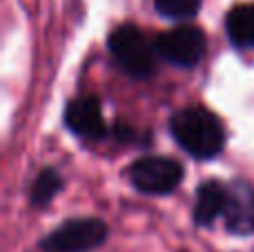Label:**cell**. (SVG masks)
<instances>
[{
    "instance_id": "cell-9",
    "label": "cell",
    "mask_w": 254,
    "mask_h": 252,
    "mask_svg": "<svg viewBox=\"0 0 254 252\" xmlns=\"http://www.w3.org/2000/svg\"><path fill=\"white\" fill-rule=\"evenodd\" d=\"M225 34L234 49H254V2L234 4L225 13Z\"/></svg>"
},
{
    "instance_id": "cell-4",
    "label": "cell",
    "mask_w": 254,
    "mask_h": 252,
    "mask_svg": "<svg viewBox=\"0 0 254 252\" xmlns=\"http://www.w3.org/2000/svg\"><path fill=\"white\" fill-rule=\"evenodd\" d=\"M110 239V226L98 217H69L38 241V252H96Z\"/></svg>"
},
{
    "instance_id": "cell-7",
    "label": "cell",
    "mask_w": 254,
    "mask_h": 252,
    "mask_svg": "<svg viewBox=\"0 0 254 252\" xmlns=\"http://www.w3.org/2000/svg\"><path fill=\"white\" fill-rule=\"evenodd\" d=\"M223 228L230 237L254 235V186L243 179H234L230 183V203L223 217Z\"/></svg>"
},
{
    "instance_id": "cell-2",
    "label": "cell",
    "mask_w": 254,
    "mask_h": 252,
    "mask_svg": "<svg viewBox=\"0 0 254 252\" xmlns=\"http://www.w3.org/2000/svg\"><path fill=\"white\" fill-rule=\"evenodd\" d=\"M107 49L112 54L114 65L125 76L134 80H147L158 69V52L154 40L147 38L140 27L125 22L112 29L107 36Z\"/></svg>"
},
{
    "instance_id": "cell-5",
    "label": "cell",
    "mask_w": 254,
    "mask_h": 252,
    "mask_svg": "<svg viewBox=\"0 0 254 252\" xmlns=\"http://www.w3.org/2000/svg\"><path fill=\"white\" fill-rule=\"evenodd\" d=\"M158 58L179 69H194L203 63L207 54L205 31L196 25L179 22L174 29H167L154 38Z\"/></svg>"
},
{
    "instance_id": "cell-11",
    "label": "cell",
    "mask_w": 254,
    "mask_h": 252,
    "mask_svg": "<svg viewBox=\"0 0 254 252\" xmlns=\"http://www.w3.org/2000/svg\"><path fill=\"white\" fill-rule=\"evenodd\" d=\"M203 0H154L158 16L172 22H188L198 16Z\"/></svg>"
},
{
    "instance_id": "cell-1",
    "label": "cell",
    "mask_w": 254,
    "mask_h": 252,
    "mask_svg": "<svg viewBox=\"0 0 254 252\" xmlns=\"http://www.w3.org/2000/svg\"><path fill=\"white\" fill-rule=\"evenodd\" d=\"M170 134L176 145L196 161H214L223 154L228 132L219 116L205 105H188L170 116Z\"/></svg>"
},
{
    "instance_id": "cell-3",
    "label": "cell",
    "mask_w": 254,
    "mask_h": 252,
    "mask_svg": "<svg viewBox=\"0 0 254 252\" xmlns=\"http://www.w3.org/2000/svg\"><path fill=\"white\" fill-rule=\"evenodd\" d=\"M125 177L129 186L140 194L167 196L181 188L185 179V165L172 156L145 154L127 165Z\"/></svg>"
},
{
    "instance_id": "cell-6",
    "label": "cell",
    "mask_w": 254,
    "mask_h": 252,
    "mask_svg": "<svg viewBox=\"0 0 254 252\" xmlns=\"http://www.w3.org/2000/svg\"><path fill=\"white\" fill-rule=\"evenodd\" d=\"M63 125L67 127V132L85 143H98L110 134L103 116L101 98L96 94H83L71 98L63 112Z\"/></svg>"
},
{
    "instance_id": "cell-12",
    "label": "cell",
    "mask_w": 254,
    "mask_h": 252,
    "mask_svg": "<svg viewBox=\"0 0 254 252\" xmlns=\"http://www.w3.org/2000/svg\"><path fill=\"white\" fill-rule=\"evenodd\" d=\"M112 132V136L116 138L119 143H125V145H131V143H138V134H136V129L131 127V125H127L123 123V121H116L114 123V127L110 129Z\"/></svg>"
},
{
    "instance_id": "cell-10",
    "label": "cell",
    "mask_w": 254,
    "mask_h": 252,
    "mask_svg": "<svg viewBox=\"0 0 254 252\" xmlns=\"http://www.w3.org/2000/svg\"><path fill=\"white\" fill-rule=\"evenodd\" d=\"M65 190V177L61 174V170L47 165V168L38 170V174L34 177L29 188V203L34 208H47L61 192Z\"/></svg>"
},
{
    "instance_id": "cell-8",
    "label": "cell",
    "mask_w": 254,
    "mask_h": 252,
    "mask_svg": "<svg viewBox=\"0 0 254 252\" xmlns=\"http://www.w3.org/2000/svg\"><path fill=\"white\" fill-rule=\"evenodd\" d=\"M230 203V183L221 179H205L194 192L192 223L196 228H214L219 219L225 217Z\"/></svg>"
}]
</instances>
